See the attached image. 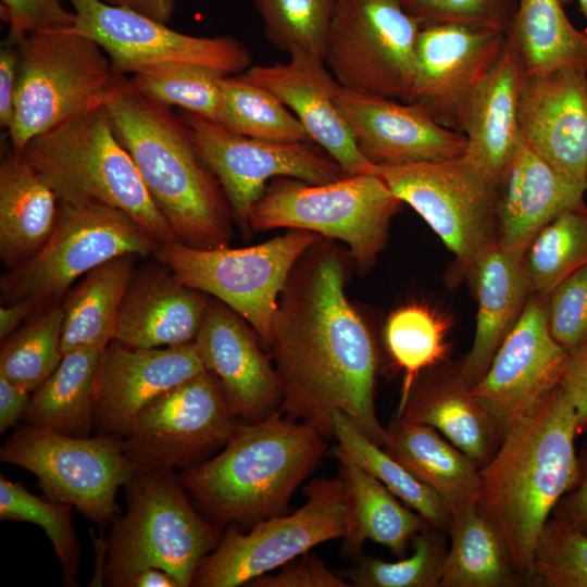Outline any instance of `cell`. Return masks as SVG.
Here are the masks:
<instances>
[{
	"instance_id": "cell-60",
	"label": "cell",
	"mask_w": 587,
	"mask_h": 587,
	"mask_svg": "<svg viewBox=\"0 0 587 587\" xmlns=\"http://www.w3.org/2000/svg\"><path fill=\"white\" fill-rule=\"evenodd\" d=\"M587 191V190H586Z\"/></svg>"
},
{
	"instance_id": "cell-14",
	"label": "cell",
	"mask_w": 587,
	"mask_h": 587,
	"mask_svg": "<svg viewBox=\"0 0 587 587\" xmlns=\"http://www.w3.org/2000/svg\"><path fill=\"white\" fill-rule=\"evenodd\" d=\"M392 193L438 235L459 265L473 271L498 242V187L464 157L401 165H375Z\"/></svg>"
},
{
	"instance_id": "cell-53",
	"label": "cell",
	"mask_w": 587,
	"mask_h": 587,
	"mask_svg": "<svg viewBox=\"0 0 587 587\" xmlns=\"http://www.w3.org/2000/svg\"><path fill=\"white\" fill-rule=\"evenodd\" d=\"M552 516L587 535V452L579 455L577 482L555 505Z\"/></svg>"
},
{
	"instance_id": "cell-40",
	"label": "cell",
	"mask_w": 587,
	"mask_h": 587,
	"mask_svg": "<svg viewBox=\"0 0 587 587\" xmlns=\"http://www.w3.org/2000/svg\"><path fill=\"white\" fill-rule=\"evenodd\" d=\"M524 268L533 294L549 296L587 264V208L567 210L542 227L527 247Z\"/></svg>"
},
{
	"instance_id": "cell-25",
	"label": "cell",
	"mask_w": 587,
	"mask_h": 587,
	"mask_svg": "<svg viewBox=\"0 0 587 587\" xmlns=\"http://www.w3.org/2000/svg\"><path fill=\"white\" fill-rule=\"evenodd\" d=\"M521 78L519 52L507 35L502 50L466 101L457 125L466 138L464 157L497 187L523 140L519 122Z\"/></svg>"
},
{
	"instance_id": "cell-51",
	"label": "cell",
	"mask_w": 587,
	"mask_h": 587,
	"mask_svg": "<svg viewBox=\"0 0 587 587\" xmlns=\"http://www.w3.org/2000/svg\"><path fill=\"white\" fill-rule=\"evenodd\" d=\"M561 388L575 409L577 430L582 435L587 432V339L570 353Z\"/></svg>"
},
{
	"instance_id": "cell-1",
	"label": "cell",
	"mask_w": 587,
	"mask_h": 587,
	"mask_svg": "<svg viewBox=\"0 0 587 587\" xmlns=\"http://www.w3.org/2000/svg\"><path fill=\"white\" fill-rule=\"evenodd\" d=\"M321 237L295 264L280 294L268 349L288 417L333 438L337 411L382 446L375 407L379 367L373 334L346 295L349 252Z\"/></svg>"
},
{
	"instance_id": "cell-59",
	"label": "cell",
	"mask_w": 587,
	"mask_h": 587,
	"mask_svg": "<svg viewBox=\"0 0 587 587\" xmlns=\"http://www.w3.org/2000/svg\"><path fill=\"white\" fill-rule=\"evenodd\" d=\"M582 451L587 452V439L585 440V447Z\"/></svg>"
},
{
	"instance_id": "cell-57",
	"label": "cell",
	"mask_w": 587,
	"mask_h": 587,
	"mask_svg": "<svg viewBox=\"0 0 587 587\" xmlns=\"http://www.w3.org/2000/svg\"><path fill=\"white\" fill-rule=\"evenodd\" d=\"M125 587H180L178 582L166 571L148 567L132 576Z\"/></svg>"
},
{
	"instance_id": "cell-23",
	"label": "cell",
	"mask_w": 587,
	"mask_h": 587,
	"mask_svg": "<svg viewBox=\"0 0 587 587\" xmlns=\"http://www.w3.org/2000/svg\"><path fill=\"white\" fill-rule=\"evenodd\" d=\"M257 337L246 320L215 299L210 300L193 340L205 370L216 376L233 411L245 423L270 416L283 400L275 366Z\"/></svg>"
},
{
	"instance_id": "cell-37",
	"label": "cell",
	"mask_w": 587,
	"mask_h": 587,
	"mask_svg": "<svg viewBox=\"0 0 587 587\" xmlns=\"http://www.w3.org/2000/svg\"><path fill=\"white\" fill-rule=\"evenodd\" d=\"M332 430L338 442L337 450L378 479L430 526L448 530L450 510L446 502L374 442L349 416L335 412Z\"/></svg>"
},
{
	"instance_id": "cell-26",
	"label": "cell",
	"mask_w": 587,
	"mask_h": 587,
	"mask_svg": "<svg viewBox=\"0 0 587 587\" xmlns=\"http://www.w3.org/2000/svg\"><path fill=\"white\" fill-rule=\"evenodd\" d=\"M395 419L436 429L479 469L494 457L504 436L472 394L460 367L444 363L419 376Z\"/></svg>"
},
{
	"instance_id": "cell-31",
	"label": "cell",
	"mask_w": 587,
	"mask_h": 587,
	"mask_svg": "<svg viewBox=\"0 0 587 587\" xmlns=\"http://www.w3.org/2000/svg\"><path fill=\"white\" fill-rule=\"evenodd\" d=\"M59 200L21 153L0 164V259L7 270L34 257L50 237Z\"/></svg>"
},
{
	"instance_id": "cell-28",
	"label": "cell",
	"mask_w": 587,
	"mask_h": 587,
	"mask_svg": "<svg viewBox=\"0 0 587 587\" xmlns=\"http://www.w3.org/2000/svg\"><path fill=\"white\" fill-rule=\"evenodd\" d=\"M586 189L572 183L522 140L498 186V243L524 255L548 223L584 204Z\"/></svg>"
},
{
	"instance_id": "cell-42",
	"label": "cell",
	"mask_w": 587,
	"mask_h": 587,
	"mask_svg": "<svg viewBox=\"0 0 587 587\" xmlns=\"http://www.w3.org/2000/svg\"><path fill=\"white\" fill-rule=\"evenodd\" d=\"M62 325L63 310L54 304L2 339L0 375L32 394L63 358Z\"/></svg>"
},
{
	"instance_id": "cell-27",
	"label": "cell",
	"mask_w": 587,
	"mask_h": 587,
	"mask_svg": "<svg viewBox=\"0 0 587 587\" xmlns=\"http://www.w3.org/2000/svg\"><path fill=\"white\" fill-rule=\"evenodd\" d=\"M209 303L207 294L183 284L165 265L141 270L124 297L114 339L136 348L191 342Z\"/></svg>"
},
{
	"instance_id": "cell-19",
	"label": "cell",
	"mask_w": 587,
	"mask_h": 587,
	"mask_svg": "<svg viewBox=\"0 0 587 587\" xmlns=\"http://www.w3.org/2000/svg\"><path fill=\"white\" fill-rule=\"evenodd\" d=\"M503 32L454 23L422 25L414 79L404 102L427 110L455 129L466 101L485 78L504 45Z\"/></svg>"
},
{
	"instance_id": "cell-29",
	"label": "cell",
	"mask_w": 587,
	"mask_h": 587,
	"mask_svg": "<svg viewBox=\"0 0 587 587\" xmlns=\"http://www.w3.org/2000/svg\"><path fill=\"white\" fill-rule=\"evenodd\" d=\"M523 258L497 242L472 271L477 294L476 327L472 347L459 365L471 388L485 375L533 294Z\"/></svg>"
},
{
	"instance_id": "cell-18",
	"label": "cell",
	"mask_w": 587,
	"mask_h": 587,
	"mask_svg": "<svg viewBox=\"0 0 587 587\" xmlns=\"http://www.w3.org/2000/svg\"><path fill=\"white\" fill-rule=\"evenodd\" d=\"M548 296L532 294L482 379L472 388L505 433L561 387L570 352L552 337Z\"/></svg>"
},
{
	"instance_id": "cell-12",
	"label": "cell",
	"mask_w": 587,
	"mask_h": 587,
	"mask_svg": "<svg viewBox=\"0 0 587 587\" xmlns=\"http://www.w3.org/2000/svg\"><path fill=\"white\" fill-rule=\"evenodd\" d=\"M0 460L35 475L48 499L99 526L115 520L116 492L133 474L121 437H75L27 424L4 442Z\"/></svg>"
},
{
	"instance_id": "cell-4",
	"label": "cell",
	"mask_w": 587,
	"mask_h": 587,
	"mask_svg": "<svg viewBox=\"0 0 587 587\" xmlns=\"http://www.w3.org/2000/svg\"><path fill=\"white\" fill-rule=\"evenodd\" d=\"M326 440L316 428L279 409L261 421L240 422L220 453L179 477L215 525L255 524L285 512L326 453Z\"/></svg>"
},
{
	"instance_id": "cell-20",
	"label": "cell",
	"mask_w": 587,
	"mask_h": 587,
	"mask_svg": "<svg viewBox=\"0 0 587 587\" xmlns=\"http://www.w3.org/2000/svg\"><path fill=\"white\" fill-rule=\"evenodd\" d=\"M336 101L359 150L375 165L442 161L465 153V136L417 104L341 86Z\"/></svg>"
},
{
	"instance_id": "cell-48",
	"label": "cell",
	"mask_w": 587,
	"mask_h": 587,
	"mask_svg": "<svg viewBox=\"0 0 587 587\" xmlns=\"http://www.w3.org/2000/svg\"><path fill=\"white\" fill-rule=\"evenodd\" d=\"M547 312L552 337L570 353L587 339V264L553 288Z\"/></svg>"
},
{
	"instance_id": "cell-49",
	"label": "cell",
	"mask_w": 587,
	"mask_h": 587,
	"mask_svg": "<svg viewBox=\"0 0 587 587\" xmlns=\"http://www.w3.org/2000/svg\"><path fill=\"white\" fill-rule=\"evenodd\" d=\"M1 11L9 24V41L14 43L29 34L68 29L75 23L74 12L61 0H1Z\"/></svg>"
},
{
	"instance_id": "cell-30",
	"label": "cell",
	"mask_w": 587,
	"mask_h": 587,
	"mask_svg": "<svg viewBox=\"0 0 587 587\" xmlns=\"http://www.w3.org/2000/svg\"><path fill=\"white\" fill-rule=\"evenodd\" d=\"M329 453L338 461L346 491L347 513L341 537L345 553L358 559L364 542L371 540L403 557L414 536L428 523L335 447Z\"/></svg>"
},
{
	"instance_id": "cell-39",
	"label": "cell",
	"mask_w": 587,
	"mask_h": 587,
	"mask_svg": "<svg viewBox=\"0 0 587 587\" xmlns=\"http://www.w3.org/2000/svg\"><path fill=\"white\" fill-rule=\"evenodd\" d=\"M217 123L255 139L282 142H313L300 121L266 89L241 74L222 82Z\"/></svg>"
},
{
	"instance_id": "cell-43",
	"label": "cell",
	"mask_w": 587,
	"mask_h": 587,
	"mask_svg": "<svg viewBox=\"0 0 587 587\" xmlns=\"http://www.w3.org/2000/svg\"><path fill=\"white\" fill-rule=\"evenodd\" d=\"M444 532L427 524L412 539L411 555L394 562L360 555L344 576L355 587H439L447 552Z\"/></svg>"
},
{
	"instance_id": "cell-9",
	"label": "cell",
	"mask_w": 587,
	"mask_h": 587,
	"mask_svg": "<svg viewBox=\"0 0 587 587\" xmlns=\"http://www.w3.org/2000/svg\"><path fill=\"white\" fill-rule=\"evenodd\" d=\"M162 246L118 209L59 202L54 228L42 248L1 277V301L49 308L89 271L121 255L148 257Z\"/></svg>"
},
{
	"instance_id": "cell-13",
	"label": "cell",
	"mask_w": 587,
	"mask_h": 587,
	"mask_svg": "<svg viewBox=\"0 0 587 587\" xmlns=\"http://www.w3.org/2000/svg\"><path fill=\"white\" fill-rule=\"evenodd\" d=\"M421 27L400 0H338L324 63L344 88L404 101Z\"/></svg>"
},
{
	"instance_id": "cell-36",
	"label": "cell",
	"mask_w": 587,
	"mask_h": 587,
	"mask_svg": "<svg viewBox=\"0 0 587 587\" xmlns=\"http://www.w3.org/2000/svg\"><path fill=\"white\" fill-rule=\"evenodd\" d=\"M561 0H517L507 35L525 75L560 68L587 72V34L567 18Z\"/></svg>"
},
{
	"instance_id": "cell-54",
	"label": "cell",
	"mask_w": 587,
	"mask_h": 587,
	"mask_svg": "<svg viewBox=\"0 0 587 587\" xmlns=\"http://www.w3.org/2000/svg\"><path fill=\"white\" fill-rule=\"evenodd\" d=\"M32 394L0 375V433L15 425L26 412Z\"/></svg>"
},
{
	"instance_id": "cell-34",
	"label": "cell",
	"mask_w": 587,
	"mask_h": 587,
	"mask_svg": "<svg viewBox=\"0 0 587 587\" xmlns=\"http://www.w3.org/2000/svg\"><path fill=\"white\" fill-rule=\"evenodd\" d=\"M136 255H121L89 271L61 308V351L103 350L115 337L124 297L135 275Z\"/></svg>"
},
{
	"instance_id": "cell-6",
	"label": "cell",
	"mask_w": 587,
	"mask_h": 587,
	"mask_svg": "<svg viewBox=\"0 0 587 587\" xmlns=\"http://www.w3.org/2000/svg\"><path fill=\"white\" fill-rule=\"evenodd\" d=\"M124 487L126 512L105 542L108 584L125 587L139 571L157 567L180 587L192 586L200 562L222 540V527L196 511L173 470L135 471Z\"/></svg>"
},
{
	"instance_id": "cell-50",
	"label": "cell",
	"mask_w": 587,
	"mask_h": 587,
	"mask_svg": "<svg viewBox=\"0 0 587 587\" xmlns=\"http://www.w3.org/2000/svg\"><path fill=\"white\" fill-rule=\"evenodd\" d=\"M250 587H349L347 579L332 572L314 553L307 552L286 563L276 573L251 580Z\"/></svg>"
},
{
	"instance_id": "cell-45",
	"label": "cell",
	"mask_w": 587,
	"mask_h": 587,
	"mask_svg": "<svg viewBox=\"0 0 587 587\" xmlns=\"http://www.w3.org/2000/svg\"><path fill=\"white\" fill-rule=\"evenodd\" d=\"M338 0H253L267 40L288 54L305 51L324 60Z\"/></svg>"
},
{
	"instance_id": "cell-10",
	"label": "cell",
	"mask_w": 587,
	"mask_h": 587,
	"mask_svg": "<svg viewBox=\"0 0 587 587\" xmlns=\"http://www.w3.org/2000/svg\"><path fill=\"white\" fill-rule=\"evenodd\" d=\"M322 236L303 229L262 243L197 249L163 245L157 258L185 285L213 296L238 313L268 347L278 300L299 258Z\"/></svg>"
},
{
	"instance_id": "cell-46",
	"label": "cell",
	"mask_w": 587,
	"mask_h": 587,
	"mask_svg": "<svg viewBox=\"0 0 587 587\" xmlns=\"http://www.w3.org/2000/svg\"><path fill=\"white\" fill-rule=\"evenodd\" d=\"M525 585L587 587V535L551 517L545 524Z\"/></svg>"
},
{
	"instance_id": "cell-44",
	"label": "cell",
	"mask_w": 587,
	"mask_h": 587,
	"mask_svg": "<svg viewBox=\"0 0 587 587\" xmlns=\"http://www.w3.org/2000/svg\"><path fill=\"white\" fill-rule=\"evenodd\" d=\"M72 505L41 499L23 486L0 476V519L40 526L53 547L66 586H77L80 546L72 523Z\"/></svg>"
},
{
	"instance_id": "cell-24",
	"label": "cell",
	"mask_w": 587,
	"mask_h": 587,
	"mask_svg": "<svg viewBox=\"0 0 587 587\" xmlns=\"http://www.w3.org/2000/svg\"><path fill=\"white\" fill-rule=\"evenodd\" d=\"M241 75L274 95L346 175L373 173L336 101L340 85L320 57L296 51L286 63L250 66Z\"/></svg>"
},
{
	"instance_id": "cell-56",
	"label": "cell",
	"mask_w": 587,
	"mask_h": 587,
	"mask_svg": "<svg viewBox=\"0 0 587 587\" xmlns=\"http://www.w3.org/2000/svg\"><path fill=\"white\" fill-rule=\"evenodd\" d=\"M38 310V307L29 301H17L3 304L0 308L1 340L14 333L23 321Z\"/></svg>"
},
{
	"instance_id": "cell-2",
	"label": "cell",
	"mask_w": 587,
	"mask_h": 587,
	"mask_svg": "<svg viewBox=\"0 0 587 587\" xmlns=\"http://www.w3.org/2000/svg\"><path fill=\"white\" fill-rule=\"evenodd\" d=\"M576 412L559 387L504 433L479 469V509L498 528L516 571L532 572L538 537L579 475Z\"/></svg>"
},
{
	"instance_id": "cell-21",
	"label": "cell",
	"mask_w": 587,
	"mask_h": 587,
	"mask_svg": "<svg viewBox=\"0 0 587 587\" xmlns=\"http://www.w3.org/2000/svg\"><path fill=\"white\" fill-rule=\"evenodd\" d=\"M205 371L195 342L136 348L113 339L101 352L95 427L99 435L124 438L152 399Z\"/></svg>"
},
{
	"instance_id": "cell-55",
	"label": "cell",
	"mask_w": 587,
	"mask_h": 587,
	"mask_svg": "<svg viewBox=\"0 0 587 587\" xmlns=\"http://www.w3.org/2000/svg\"><path fill=\"white\" fill-rule=\"evenodd\" d=\"M108 4L123 7L147 15L164 24L174 11V0H101Z\"/></svg>"
},
{
	"instance_id": "cell-58",
	"label": "cell",
	"mask_w": 587,
	"mask_h": 587,
	"mask_svg": "<svg viewBox=\"0 0 587 587\" xmlns=\"http://www.w3.org/2000/svg\"><path fill=\"white\" fill-rule=\"evenodd\" d=\"M571 1H574V0H561V2L564 4V3H569ZM578 2V5L583 12V14L585 15V17L587 18V0H575Z\"/></svg>"
},
{
	"instance_id": "cell-7",
	"label": "cell",
	"mask_w": 587,
	"mask_h": 587,
	"mask_svg": "<svg viewBox=\"0 0 587 587\" xmlns=\"http://www.w3.org/2000/svg\"><path fill=\"white\" fill-rule=\"evenodd\" d=\"M401 205L373 173L346 175L326 184L276 177L254 204L249 225L254 232L303 229L340 240L363 273L385 248L390 221Z\"/></svg>"
},
{
	"instance_id": "cell-52",
	"label": "cell",
	"mask_w": 587,
	"mask_h": 587,
	"mask_svg": "<svg viewBox=\"0 0 587 587\" xmlns=\"http://www.w3.org/2000/svg\"><path fill=\"white\" fill-rule=\"evenodd\" d=\"M18 66L17 43L9 41L0 50V126L8 132L15 114Z\"/></svg>"
},
{
	"instance_id": "cell-41",
	"label": "cell",
	"mask_w": 587,
	"mask_h": 587,
	"mask_svg": "<svg viewBox=\"0 0 587 587\" xmlns=\"http://www.w3.org/2000/svg\"><path fill=\"white\" fill-rule=\"evenodd\" d=\"M227 75L202 64L162 62L141 67L129 78L148 98L216 122L222 101V82Z\"/></svg>"
},
{
	"instance_id": "cell-8",
	"label": "cell",
	"mask_w": 587,
	"mask_h": 587,
	"mask_svg": "<svg viewBox=\"0 0 587 587\" xmlns=\"http://www.w3.org/2000/svg\"><path fill=\"white\" fill-rule=\"evenodd\" d=\"M17 47L15 114L9 135L12 151L21 153L36 136L104 104L116 74L98 42L70 28L29 34Z\"/></svg>"
},
{
	"instance_id": "cell-15",
	"label": "cell",
	"mask_w": 587,
	"mask_h": 587,
	"mask_svg": "<svg viewBox=\"0 0 587 587\" xmlns=\"http://www.w3.org/2000/svg\"><path fill=\"white\" fill-rule=\"evenodd\" d=\"M241 421L205 370L164 391L137 414L123 438L133 472L187 470L222 450Z\"/></svg>"
},
{
	"instance_id": "cell-17",
	"label": "cell",
	"mask_w": 587,
	"mask_h": 587,
	"mask_svg": "<svg viewBox=\"0 0 587 587\" xmlns=\"http://www.w3.org/2000/svg\"><path fill=\"white\" fill-rule=\"evenodd\" d=\"M75 23L71 30L87 36L109 55L114 73L126 75L162 62H190L240 74L251 66L247 47L230 36L199 37L127 8L101 0H68Z\"/></svg>"
},
{
	"instance_id": "cell-47",
	"label": "cell",
	"mask_w": 587,
	"mask_h": 587,
	"mask_svg": "<svg viewBox=\"0 0 587 587\" xmlns=\"http://www.w3.org/2000/svg\"><path fill=\"white\" fill-rule=\"evenodd\" d=\"M422 25L454 23L508 33L517 0H400Z\"/></svg>"
},
{
	"instance_id": "cell-3",
	"label": "cell",
	"mask_w": 587,
	"mask_h": 587,
	"mask_svg": "<svg viewBox=\"0 0 587 587\" xmlns=\"http://www.w3.org/2000/svg\"><path fill=\"white\" fill-rule=\"evenodd\" d=\"M104 105L177 241L197 249L228 246L234 220L229 203L184 121L171 107L141 93L126 75L115 76Z\"/></svg>"
},
{
	"instance_id": "cell-32",
	"label": "cell",
	"mask_w": 587,
	"mask_h": 587,
	"mask_svg": "<svg viewBox=\"0 0 587 587\" xmlns=\"http://www.w3.org/2000/svg\"><path fill=\"white\" fill-rule=\"evenodd\" d=\"M383 448L434 490L450 511L477 502L479 467L436 429L395 419L386 428Z\"/></svg>"
},
{
	"instance_id": "cell-38",
	"label": "cell",
	"mask_w": 587,
	"mask_h": 587,
	"mask_svg": "<svg viewBox=\"0 0 587 587\" xmlns=\"http://www.w3.org/2000/svg\"><path fill=\"white\" fill-rule=\"evenodd\" d=\"M449 325L437 311L423 303H408L390 313L384 338L394 363L403 371L399 407L419 376L446 362Z\"/></svg>"
},
{
	"instance_id": "cell-11",
	"label": "cell",
	"mask_w": 587,
	"mask_h": 587,
	"mask_svg": "<svg viewBox=\"0 0 587 587\" xmlns=\"http://www.w3.org/2000/svg\"><path fill=\"white\" fill-rule=\"evenodd\" d=\"M304 494L301 508L259 521L247 534L228 525L218 546L197 567L192 586H247L315 546L341 539L347 513L341 477L313 479Z\"/></svg>"
},
{
	"instance_id": "cell-22",
	"label": "cell",
	"mask_w": 587,
	"mask_h": 587,
	"mask_svg": "<svg viewBox=\"0 0 587 587\" xmlns=\"http://www.w3.org/2000/svg\"><path fill=\"white\" fill-rule=\"evenodd\" d=\"M519 122L527 146L587 190V72H522Z\"/></svg>"
},
{
	"instance_id": "cell-5",
	"label": "cell",
	"mask_w": 587,
	"mask_h": 587,
	"mask_svg": "<svg viewBox=\"0 0 587 587\" xmlns=\"http://www.w3.org/2000/svg\"><path fill=\"white\" fill-rule=\"evenodd\" d=\"M21 154L59 202L118 209L161 246L177 241L117 138L104 104L36 136Z\"/></svg>"
},
{
	"instance_id": "cell-35",
	"label": "cell",
	"mask_w": 587,
	"mask_h": 587,
	"mask_svg": "<svg viewBox=\"0 0 587 587\" xmlns=\"http://www.w3.org/2000/svg\"><path fill=\"white\" fill-rule=\"evenodd\" d=\"M102 350L63 355L30 396L22 421L60 434L87 437L95 427L96 382Z\"/></svg>"
},
{
	"instance_id": "cell-33",
	"label": "cell",
	"mask_w": 587,
	"mask_h": 587,
	"mask_svg": "<svg viewBox=\"0 0 587 587\" xmlns=\"http://www.w3.org/2000/svg\"><path fill=\"white\" fill-rule=\"evenodd\" d=\"M439 587H516L525 584L498 528L477 502L450 511Z\"/></svg>"
},
{
	"instance_id": "cell-16",
	"label": "cell",
	"mask_w": 587,
	"mask_h": 587,
	"mask_svg": "<svg viewBox=\"0 0 587 587\" xmlns=\"http://www.w3.org/2000/svg\"><path fill=\"white\" fill-rule=\"evenodd\" d=\"M182 120L202 161L217 178L234 221L245 236L252 232L250 213L268 180L290 177L309 184H326L346 176L332 157L311 142L247 137L187 111Z\"/></svg>"
}]
</instances>
